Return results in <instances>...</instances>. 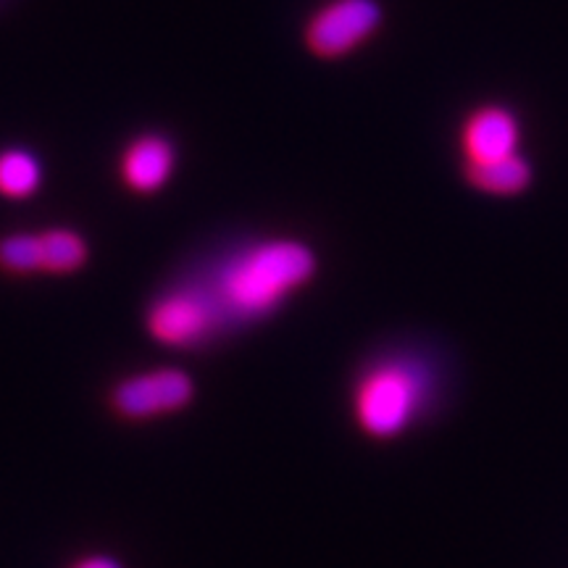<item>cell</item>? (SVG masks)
Here are the masks:
<instances>
[{
	"mask_svg": "<svg viewBox=\"0 0 568 568\" xmlns=\"http://www.w3.org/2000/svg\"><path fill=\"white\" fill-rule=\"evenodd\" d=\"M314 272L316 258L308 245L295 240H268L237 255L224 268L219 297L237 316H266Z\"/></svg>",
	"mask_w": 568,
	"mask_h": 568,
	"instance_id": "obj_1",
	"label": "cell"
},
{
	"mask_svg": "<svg viewBox=\"0 0 568 568\" xmlns=\"http://www.w3.org/2000/svg\"><path fill=\"white\" fill-rule=\"evenodd\" d=\"M432 395V376L414 358H387L374 364L355 387V418L376 439H393L424 414Z\"/></svg>",
	"mask_w": 568,
	"mask_h": 568,
	"instance_id": "obj_2",
	"label": "cell"
},
{
	"mask_svg": "<svg viewBox=\"0 0 568 568\" xmlns=\"http://www.w3.org/2000/svg\"><path fill=\"white\" fill-rule=\"evenodd\" d=\"M382 24V6L376 0H332L311 19L305 40L324 59L355 51Z\"/></svg>",
	"mask_w": 568,
	"mask_h": 568,
	"instance_id": "obj_3",
	"label": "cell"
},
{
	"mask_svg": "<svg viewBox=\"0 0 568 568\" xmlns=\"http://www.w3.org/2000/svg\"><path fill=\"white\" fill-rule=\"evenodd\" d=\"M193 393V379L180 368H159L124 379L113 389V406L126 418H151L187 406Z\"/></svg>",
	"mask_w": 568,
	"mask_h": 568,
	"instance_id": "obj_4",
	"label": "cell"
},
{
	"mask_svg": "<svg viewBox=\"0 0 568 568\" xmlns=\"http://www.w3.org/2000/svg\"><path fill=\"white\" fill-rule=\"evenodd\" d=\"M518 142H521V124L506 105H481V109L468 113L464 126H460V148H464L466 166L516 155Z\"/></svg>",
	"mask_w": 568,
	"mask_h": 568,
	"instance_id": "obj_5",
	"label": "cell"
},
{
	"mask_svg": "<svg viewBox=\"0 0 568 568\" xmlns=\"http://www.w3.org/2000/svg\"><path fill=\"white\" fill-rule=\"evenodd\" d=\"M216 324V311L209 295L201 293H174L153 305L151 326L153 337L166 345H195L209 335Z\"/></svg>",
	"mask_w": 568,
	"mask_h": 568,
	"instance_id": "obj_6",
	"label": "cell"
},
{
	"mask_svg": "<svg viewBox=\"0 0 568 568\" xmlns=\"http://www.w3.org/2000/svg\"><path fill=\"white\" fill-rule=\"evenodd\" d=\"M174 166V151L166 140L142 138L132 142L124 155V176L134 190L151 193L169 180Z\"/></svg>",
	"mask_w": 568,
	"mask_h": 568,
	"instance_id": "obj_7",
	"label": "cell"
},
{
	"mask_svg": "<svg viewBox=\"0 0 568 568\" xmlns=\"http://www.w3.org/2000/svg\"><path fill=\"white\" fill-rule=\"evenodd\" d=\"M466 180L471 187L487 195H518L531 184V166L521 155H508L500 161L468 163Z\"/></svg>",
	"mask_w": 568,
	"mask_h": 568,
	"instance_id": "obj_8",
	"label": "cell"
},
{
	"mask_svg": "<svg viewBox=\"0 0 568 568\" xmlns=\"http://www.w3.org/2000/svg\"><path fill=\"white\" fill-rule=\"evenodd\" d=\"M42 243V268L45 272H74V268L82 266L84 255H88V247L74 232L69 230H53L40 234Z\"/></svg>",
	"mask_w": 568,
	"mask_h": 568,
	"instance_id": "obj_9",
	"label": "cell"
},
{
	"mask_svg": "<svg viewBox=\"0 0 568 568\" xmlns=\"http://www.w3.org/2000/svg\"><path fill=\"white\" fill-rule=\"evenodd\" d=\"M40 184V166L27 151L0 153V193L24 197Z\"/></svg>",
	"mask_w": 568,
	"mask_h": 568,
	"instance_id": "obj_10",
	"label": "cell"
},
{
	"mask_svg": "<svg viewBox=\"0 0 568 568\" xmlns=\"http://www.w3.org/2000/svg\"><path fill=\"white\" fill-rule=\"evenodd\" d=\"M0 264L9 272H38L42 268L40 234H13L0 243Z\"/></svg>",
	"mask_w": 568,
	"mask_h": 568,
	"instance_id": "obj_11",
	"label": "cell"
},
{
	"mask_svg": "<svg viewBox=\"0 0 568 568\" xmlns=\"http://www.w3.org/2000/svg\"><path fill=\"white\" fill-rule=\"evenodd\" d=\"M74 568H122L116 558H109V556H90L77 564Z\"/></svg>",
	"mask_w": 568,
	"mask_h": 568,
	"instance_id": "obj_12",
	"label": "cell"
}]
</instances>
